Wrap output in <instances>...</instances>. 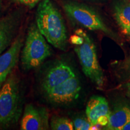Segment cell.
<instances>
[{"mask_svg": "<svg viewBox=\"0 0 130 130\" xmlns=\"http://www.w3.org/2000/svg\"><path fill=\"white\" fill-rule=\"evenodd\" d=\"M21 101L19 79L11 73L0 88V128L17 122L22 110Z\"/></svg>", "mask_w": 130, "mask_h": 130, "instance_id": "obj_2", "label": "cell"}, {"mask_svg": "<svg viewBox=\"0 0 130 130\" xmlns=\"http://www.w3.org/2000/svg\"><path fill=\"white\" fill-rule=\"evenodd\" d=\"M125 68H126V71L128 73V76L130 78V55L129 57L128 58V59L126 60V63H125Z\"/></svg>", "mask_w": 130, "mask_h": 130, "instance_id": "obj_17", "label": "cell"}, {"mask_svg": "<svg viewBox=\"0 0 130 130\" xmlns=\"http://www.w3.org/2000/svg\"><path fill=\"white\" fill-rule=\"evenodd\" d=\"M19 23V17L15 14L0 18V54L14 41Z\"/></svg>", "mask_w": 130, "mask_h": 130, "instance_id": "obj_10", "label": "cell"}, {"mask_svg": "<svg viewBox=\"0 0 130 130\" xmlns=\"http://www.w3.org/2000/svg\"><path fill=\"white\" fill-rule=\"evenodd\" d=\"M75 76L71 66L64 62H59L52 66L45 75L41 86L44 92H46L64 82L66 79Z\"/></svg>", "mask_w": 130, "mask_h": 130, "instance_id": "obj_9", "label": "cell"}, {"mask_svg": "<svg viewBox=\"0 0 130 130\" xmlns=\"http://www.w3.org/2000/svg\"><path fill=\"white\" fill-rule=\"evenodd\" d=\"M36 25L46 41L55 48L64 50L67 30L62 16L51 0H42L36 15Z\"/></svg>", "mask_w": 130, "mask_h": 130, "instance_id": "obj_1", "label": "cell"}, {"mask_svg": "<svg viewBox=\"0 0 130 130\" xmlns=\"http://www.w3.org/2000/svg\"><path fill=\"white\" fill-rule=\"evenodd\" d=\"M1 4H2V0H0V9L1 7Z\"/></svg>", "mask_w": 130, "mask_h": 130, "instance_id": "obj_20", "label": "cell"}, {"mask_svg": "<svg viewBox=\"0 0 130 130\" xmlns=\"http://www.w3.org/2000/svg\"><path fill=\"white\" fill-rule=\"evenodd\" d=\"M130 121V105L126 103L119 104L110 111L108 123L104 129L122 130L123 126Z\"/></svg>", "mask_w": 130, "mask_h": 130, "instance_id": "obj_12", "label": "cell"}, {"mask_svg": "<svg viewBox=\"0 0 130 130\" xmlns=\"http://www.w3.org/2000/svg\"><path fill=\"white\" fill-rule=\"evenodd\" d=\"M74 129L75 130H89L93 129L92 125L88 119L84 117H77L73 120Z\"/></svg>", "mask_w": 130, "mask_h": 130, "instance_id": "obj_15", "label": "cell"}, {"mask_svg": "<svg viewBox=\"0 0 130 130\" xmlns=\"http://www.w3.org/2000/svg\"><path fill=\"white\" fill-rule=\"evenodd\" d=\"M16 2L20 4L25 5L28 7L32 8L36 5L37 3H40L42 0H14Z\"/></svg>", "mask_w": 130, "mask_h": 130, "instance_id": "obj_16", "label": "cell"}, {"mask_svg": "<svg viewBox=\"0 0 130 130\" xmlns=\"http://www.w3.org/2000/svg\"><path fill=\"white\" fill-rule=\"evenodd\" d=\"M81 89L79 79L74 76L45 92V94L52 103L67 104L78 98Z\"/></svg>", "mask_w": 130, "mask_h": 130, "instance_id": "obj_6", "label": "cell"}, {"mask_svg": "<svg viewBox=\"0 0 130 130\" xmlns=\"http://www.w3.org/2000/svg\"><path fill=\"white\" fill-rule=\"evenodd\" d=\"M51 54L46 40L37 28L32 24L29 27L23 48L21 53V61L23 68L30 70L40 66Z\"/></svg>", "mask_w": 130, "mask_h": 130, "instance_id": "obj_3", "label": "cell"}, {"mask_svg": "<svg viewBox=\"0 0 130 130\" xmlns=\"http://www.w3.org/2000/svg\"><path fill=\"white\" fill-rule=\"evenodd\" d=\"M66 14L77 24L93 31H100L111 38L116 35L105 25L100 14L95 10L85 4L74 1H67L63 4Z\"/></svg>", "mask_w": 130, "mask_h": 130, "instance_id": "obj_5", "label": "cell"}, {"mask_svg": "<svg viewBox=\"0 0 130 130\" xmlns=\"http://www.w3.org/2000/svg\"><path fill=\"white\" fill-rule=\"evenodd\" d=\"M75 34L83 38V43L76 45L74 48L83 71L96 85L101 87L104 83L105 77L98 60L95 45L89 35L81 29L76 30Z\"/></svg>", "mask_w": 130, "mask_h": 130, "instance_id": "obj_4", "label": "cell"}, {"mask_svg": "<svg viewBox=\"0 0 130 130\" xmlns=\"http://www.w3.org/2000/svg\"><path fill=\"white\" fill-rule=\"evenodd\" d=\"M108 103L104 97L93 96L87 102L86 114L93 126L98 125V121L102 117H108L110 115Z\"/></svg>", "mask_w": 130, "mask_h": 130, "instance_id": "obj_11", "label": "cell"}, {"mask_svg": "<svg viewBox=\"0 0 130 130\" xmlns=\"http://www.w3.org/2000/svg\"><path fill=\"white\" fill-rule=\"evenodd\" d=\"M22 130H46L50 128L49 113L44 107L28 104L25 107L20 123Z\"/></svg>", "mask_w": 130, "mask_h": 130, "instance_id": "obj_7", "label": "cell"}, {"mask_svg": "<svg viewBox=\"0 0 130 130\" xmlns=\"http://www.w3.org/2000/svg\"><path fill=\"white\" fill-rule=\"evenodd\" d=\"M23 46V37L19 35L14 40L7 51L0 54V88L18 62Z\"/></svg>", "mask_w": 130, "mask_h": 130, "instance_id": "obj_8", "label": "cell"}, {"mask_svg": "<svg viewBox=\"0 0 130 130\" xmlns=\"http://www.w3.org/2000/svg\"><path fill=\"white\" fill-rule=\"evenodd\" d=\"M113 16L120 29L130 39V3L119 1L113 6Z\"/></svg>", "mask_w": 130, "mask_h": 130, "instance_id": "obj_13", "label": "cell"}, {"mask_svg": "<svg viewBox=\"0 0 130 130\" xmlns=\"http://www.w3.org/2000/svg\"><path fill=\"white\" fill-rule=\"evenodd\" d=\"M126 93L128 96L130 98V82L128 83L126 85Z\"/></svg>", "mask_w": 130, "mask_h": 130, "instance_id": "obj_19", "label": "cell"}, {"mask_svg": "<svg viewBox=\"0 0 130 130\" xmlns=\"http://www.w3.org/2000/svg\"><path fill=\"white\" fill-rule=\"evenodd\" d=\"M122 130H130V121L123 126Z\"/></svg>", "mask_w": 130, "mask_h": 130, "instance_id": "obj_18", "label": "cell"}, {"mask_svg": "<svg viewBox=\"0 0 130 130\" xmlns=\"http://www.w3.org/2000/svg\"><path fill=\"white\" fill-rule=\"evenodd\" d=\"M50 126L53 130L74 129L73 122L66 117L53 116L50 122Z\"/></svg>", "mask_w": 130, "mask_h": 130, "instance_id": "obj_14", "label": "cell"}]
</instances>
